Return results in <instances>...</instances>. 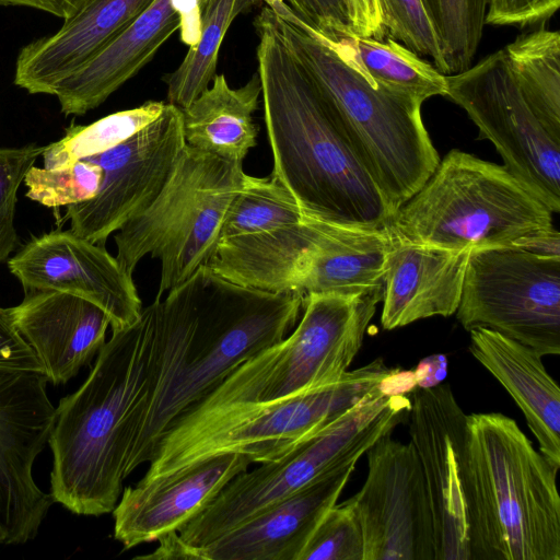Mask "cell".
<instances>
[{"instance_id": "obj_23", "label": "cell", "mask_w": 560, "mask_h": 560, "mask_svg": "<svg viewBox=\"0 0 560 560\" xmlns=\"http://www.w3.org/2000/svg\"><path fill=\"white\" fill-rule=\"evenodd\" d=\"M392 234L384 276L382 327L392 330L419 319L453 315L460 302L472 249L413 243L393 229Z\"/></svg>"}, {"instance_id": "obj_31", "label": "cell", "mask_w": 560, "mask_h": 560, "mask_svg": "<svg viewBox=\"0 0 560 560\" xmlns=\"http://www.w3.org/2000/svg\"><path fill=\"white\" fill-rule=\"evenodd\" d=\"M303 217L293 195L278 179L245 173L242 188L223 221L220 238L273 231L296 224Z\"/></svg>"}, {"instance_id": "obj_16", "label": "cell", "mask_w": 560, "mask_h": 560, "mask_svg": "<svg viewBox=\"0 0 560 560\" xmlns=\"http://www.w3.org/2000/svg\"><path fill=\"white\" fill-rule=\"evenodd\" d=\"M409 442L432 513L434 560H470L465 492L467 415L448 384L412 392Z\"/></svg>"}, {"instance_id": "obj_3", "label": "cell", "mask_w": 560, "mask_h": 560, "mask_svg": "<svg viewBox=\"0 0 560 560\" xmlns=\"http://www.w3.org/2000/svg\"><path fill=\"white\" fill-rule=\"evenodd\" d=\"M283 38L325 97L341 135L397 210L429 179L440 156L421 117V105L375 84L345 36L332 39L268 0Z\"/></svg>"}, {"instance_id": "obj_29", "label": "cell", "mask_w": 560, "mask_h": 560, "mask_svg": "<svg viewBox=\"0 0 560 560\" xmlns=\"http://www.w3.org/2000/svg\"><path fill=\"white\" fill-rule=\"evenodd\" d=\"M254 0H209L203 8L199 36L180 65L163 77L167 103L186 108L217 74L219 50L226 32Z\"/></svg>"}, {"instance_id": "obj_40", "label": "cell", "mask_w": 560, "mask_h": 560, "mask_svg": "<svg viewBox=\"0 0 560 560\" xmlns=\"http://www.w3.org/2000/svg\"><path fill=\"white\" fill-rule=\"evenodd\" d=\"M351 32L361 37L383 39L385 28L380 0H346Z\"/></svg>"}, {"instance_id": "obj_43", "label": "cell", "mask_w": 560, "mask_h": 560, "mask_svg": "<svg viewBox=\"0 0 560 560\" xmlns=\"http://www.w3.org/2000/svg\"><path fill=\"white\" fill-rule=\"evenodd\" d=\"M448 361L444 354L423 358L415 372L418 388H432L440 385L447 375Z\"/></svg>"}, {"instance_id": "obj_4", "label": "cell", "mask_w": 560, "mask_h": 560, "mask_svg": "<svg viewBox=\"0 0 560 560\" xmlns=\"http://www.w3.org/2000/svg\"><path fill=\"white\" fill-rule=\"evenodd\" d=\"M303 303L296 294L242 287L210 271L186 354L178 361L182 350L176 346L161 354L140 408L126 477L149 463L160 436L177 417L210 395L242 363L281 342L295 326Z\"/></svg>"}, {"instance_id": "obj_15", "label": "cell", "mask_w": 560, "mask_h": 560, "mask_svg": "<svg viewBox=\"0 0 560 560\" xmlns=\"http://www.w3.org/2000/svg\"><path fill=\"white\" fill-rule=\"evenodd\" d=\"M47 383L42 372L0 366V534L5 545L34 539L55 503L33 476L55 418Z\"/></svg>"}, {"instance_id": "obj_19", "label": "cell", "mask_w": 560, "mask_h": 560, "mask_svg": "<svg viewBox=\"0 0 560 560\" xmlns=\"http://www.w3.org/2000/svg\"><path fill=\"white\" fill-rule=\"evenodd\" d=\"M209 0H152L97 56L59 84L61 112L81 116L98 107L154 57L179 28L191 47L200 32Z\"/></svg>"}, {"instance_id": "obj_26", "label": "cell", "mask_w": 560, "mask_h": 560, "mask_svg": "<svg viewBox=\"0 0 560 560\" xmlns=\"http://www.w3.org/2000/svg\"><path fill=\"white\" fill-rule=\"evenodd\" d=\"M261 96L259 75L255 72L240 88H231L224 73L215 74L183 113L186 144L228 161L242 162L257 145L259 132L254 121Z\"/></svg>"}, {"instance_id": "obj_17", "label": "cell", "mask_w": 560, "mask_h": 560, "mask_svg": "<svg viewBox=\"0 0 560 560\" xmlns=\"http://www.w3.org/2000/svg\"><path fill=\"white\" fill-rule=\"evenodd\" d=\"M8 267L24 292L54 290L94 303L109 317L112 331L140 318L142 303L132 276L105 245L89 242L71 230L33 237Z\"/></svg>"}, {"instance_id": "obj_38", "label": "cell", "mask_w": 560, "mask_h": 560, "mask_svg": "<svg viewBox=\"0 0 560 560\" xmlns=\"http://www.w3.org/2000/svg\"><path fill=\"white\" fill-rule=\"evenodd\" d=\"M559 7L560 0H489L486 24L520 28L541 25Z\"/></svg>"}, {"instance_id": "obj_34", "label": "cell", "mask_w": 560, "mask_h": 560, "mask_svg": "<svg viewBox=\"0 0 560 560\" xmlns=\"http://www.w3.org/2000/svg\"><path fill=\"white\" fill-rule=\"evenodd\" d=\"M298 560H363L362 529L349 499L324 514Z\"/></svg>"}, {"instance_id": "obj_9", "label": "cell", "mask_w": 560, "mask_h": 560, "mask_svg": "<svg viewBox=\"0 0 560 560\" xmlns=\"http://www.w3.org/2000/svg\"><path fill=\"white\" fill-rule=\"evenodd\" d=\"M411 400L378 388L283 456L234 477L218 497L177 532L205 546L313 480L359 458L408 420Z\"/></svg>"}, {"instance_id": "obj_36", "label": "cell", "mask_w": 560, "mask_h": 560, "mask_svg": "<svg viewBox=\"0 0 560 560\" xmlns=\"http://www.w3.org/2000/svg\"><path fill=\"white\" fill-rule=\"evenodd\" d=\"M44 148L35 143L20 148H0V262L5 260L18 245L14 226L18 190Z\"/></svg>"}, {"instance_id": "obj_2", "label": "cell", "mask_w": 560, "mask_h": 560, "mask_svg": "<svg viewBox=\"0 0 560 560\" xmlns=\"http://www.w3.org/2000/svg\"><path fill=\"white\" fill-rule=\"evenodd\" d=\"M155 320L152 302L135 324L112 331L83 384L55 407L49 493L74 514H107L121 495L158 355Z\"/></svg>"}, {"instance_id": "obj_11", "label": "cell", "mask_w": 560, "mask_h": 560, "mask_svg": "<svg viewBox=\"0 0 560 560\" xmlns=\"http://www.w3.org/2000/svg\"><path fill=\"white\" fill-rule=\"evenodd\" d=\"M456 317L466 330L483 327L539 355L560 353V257L518 246L472 249Z\"/></svg>"}, {"instance_id": "obj_37", "label": "cell", "mask_w": 560, "mask_h": 560, "mask_svg": "<svg viewBox=\"0 0 560 560\" xmlns=\"http://www.w3.org/2000/svg\"><path fill=\"white\" fill-rule=\"evenodd\" d=\"M290 12L319 33L332 38L353 34L346 0H280Z\"/></svg>"}, {"instance_id": "obj_8", "label": "cell", "mask_w": 560, "mask_h": 560, "mask_svg": "<svg viewBox=\"0 0 560 560\" xmlns=\"http://www.w3.org/2000/svg\"><path fill=\"white\" fill-rule=\"evenodd\" d=\"M244 175L242 162L186 145L155 200L115 233L121 268L132 276L145 256L159 260L155 299L191 278L213 255Z\"/></svg>"}, {"instance_id": "obj_44", "label": "cell", "mask_w": 560, "mask_h": 560, "mask_svg": "<svg viewBox=\"0 0 560 560\" xmlns=\"http://www.w3.org/2000/svg\"><path fill=\"white\" fill-rule=\"evenodd\" d=\"M514 246L538 255L560 257V235L555 226L525 237Z\"/></svg>"}, {"instance_id": "obj_18", "label": "cell", "mask_w": 560, "mask_h": 560, "mask_svg": "<svg viewBox=\"0 0 560 560\" xmlns=\"http://www.w3.org/2000/svg\"><path fill=\"white\" fill-rule=\"evenodd\" d=\"M392 237L389 225L354 228L305 213L270 290L304 300L311 294H355L384 288Z\"/></svg>"}, {"instance_id": "obj_30", "label": "cell", "mask_w": 560, "mask_h": 560, "mask_svg": "<svg viewBox=\"0 0 560 560\" xmlns=\"http://www.w3.org/2000/svg\"><path fill=\"white\" fill-rule=\"evenodd\" d=\"M164 107V102L148 101L138 107L107 115L90 125H71L60 140L44 148V167H63L105 152L156 119Z\"/></svg>"}, {"instance_id": "obj_7", "label": "cell", "mask_w": 560, "mask_h": 560, "mask_svg": "<svg viewBox=\"0 0 560 560\" xmlns=\"http://www.w3.org/2000/svg\"><path fill=\"white\" fill-rule=\"evenodd\" d=\"M389 225L410 242L454 250L514 246L553 226L552 212L504 165L457 149Z\"/></svg>"}, {"instance_id": "obj_28", "label": "cell", "mask_w": 560, "mask_h": 560, "mask_svg": "<svg viewBox=\"0 0 560 560\" xmlns=\"http://www.w3.org/2000/svg\"><path fill=\"white\" fill-rule=\"evenodd\" d=\"M345 38L370 79L387 92L420 105L432 96H446V74L405 45L389 37Z\"/></svg>"}, {"instance_id": "obj_35", "label": "cell", "mask_w": 560, "mask_h": 560, "mask_svg": "<svg viewBox=\"0 0 560 560\" xmlns=\"http://www.w3.org/2000/svg\"><path fill=\"white\" fill-rule=\"evenodd\" d=\"M386 37L429 57L444 73V60L435 28L422 0H380Z\"/></svg>"}, {"instance_id": "obj_33", "label": "cell", "mask_w": 560, "mask_h": 560, "mask_svg": "<svg viewBox=\"0 0 560 560\" xmlns=\"http://www.w3.org/2000/svg\"><path fill=\"white\" fill-rule=\"evenodd\" d=\"M102 178V168L83 159L57 168L33 165L23 182L28 188L27 198L47 208H60L92 199L101 187Z\"/></svg>"}, {"instance_id": "obj_5", "label": "cell", "mask_w": 560, "mask_h": 560, "mask_svg": "<svg viewBox=\"0 0 560 560\" xmlns=\"http://www.w3.org/2000/svg\"><path fill=\"white\" fill-rule=\"evenodd\" d=\"M558 470L512 418L467 415L470 560H560Z\"/></svg>"}, {"instance_id": "obj_20", "label": "cell", "mask_w": 560, "mask_h": 560, "mask_svg": "<svg viewBox=\"0 0 560 560\" xmlns=\"http://www.w3.org/2000/svg\"><path fill=\"white\" fill-rule=\"evenodd\" d=\"M250 463L241 454H219L179 472L126 488L113 510L114 538L130 549L178 530Z\"/></svg>"}, {"instance_id": "obj_27", "label": "cell", "mask_w": 560, "mask_h": 560, "mask_svg": "<svg viewBox=\"0 0 560 560\" xmlns=\"http://www.w3.org/2000/svg\"><path fill=\"white\" fill-rule=\"evenodd\" d=\"M503 51L527 104L560 142V33L540 26L518 35Z\"/></svg>"}, {"instance_id": "obj_13", "label": "cell", "mask_w": 560, "mask_h": 560, "mask_svg": "<svg viewBox=\"0 0 560 560\" xmlns=\"http://www.w3.org/2000/svg\"><path fill=\"white\" fill-rule=\"evenodd\" d=\"M186 145L182 109L165 103L161 115L130 138L86 158L103 171L101 187L92 199L68 206L62 221L69 220L78 236L105 245L155 200Z\"/></svg>"}, {"instance_id": "obj_39", "label": "cell", "mask_w": 560, "mask_h": 560, "mask_svg": "<svg viewBox=\"0 0 560 560\" xmlns=\"http://www.w3.org/2000/svg\"><path fill=\"white\" fill-rule=\"evenodd\" d=\"M0 366L42 372L35 353L13 326L7 308L1 307Z\"/></svg>"}, {"instance_id": "obj_22", "label": "cell", "mask_w": 560, "mask_h": 560, "mask_svg": "<svg viewBox=\"0 0 560 560\" xmlns=\"http://www.w3.org/2000/svg\"><path fill=\"white\" fill-rule=\"evenodd\" d=\"M355 464L324 474L201 546L205 560H298L324 514L337 503Z\"/></svg>"}, {"instance_id": "obj_6", "label": "cell", "mask_w": 560, "mask_h": 560, "mask_svg": "<svg viewBox=\"0 0 560 560\" xmlns=\"http://www.w3.org/2000/svg\"><path fill=\"white\" fill-rule=\"evenodd\" d=\"M393 369L378 358L328 386L268 401L191 408L160 436L143 481L166 477L219 454L277 459L337 419Z\"/></svg>"}, {"instance_id": "obj_25", "label": "cell", "mask_w": 560, "mask_h": 560, "mask_svg": "<svg viewBox=\"0 0 560 560\" xmlns=\"http://www.w3.org/2000/svg\"><path fill=\"white\" fill-rule=\"evenodd\" d=\"M469 351L508 390L536 438L539 452L560 468V389L541 355L489 328L469 330Z\"/></svg>"}, {"instance_id": "obj_21", "label": "cell", "mask_w": 560, "mask_h": 560, "mask_svg": "<svg viewBox=\"0 0 560 560\" xmlns=\"http://www.w3.org/2000/svg\"><path fill=\"white\" fill-rule=\"evenodd\" d=\"M7 312L54 385L67 383L91 363L110 326L107 314L94 303L54 290L27 291Z\"/></svg>"}, {"instance_id": "obj_1", "label": "cell", "mask_w": 560, "mask_h": 560, "mask_svg": "<svg viewBox=\"0 0 560 560\" xmlns=\"http://www.w3.org/2000/svg\"><path fill=\"white\" fill-rule=\"evenodd\" d=\"M271 176L303 212L337 224L376 229L395 210L361 164L318 86L293 55L267 5L254 21Z\"/></svg>"}, {"instance_id": "obj_42", "label": "cell", "mask_w": 560, "mask_h": 560, "mask_svg": "<svg viewBox=\"0 0 560 560\" xmlns=\"http://www.w3.org/2000/svg\"><path fill=\"white\" fill-rule=\"evenodd\" d=\"M90 0H0L2 7H23L46 12L66 21Z\"/></svg>"}, {"instance_id": "obj_41", "label": "cell", "mask_w": 560, "mask_h": 560, "mask_svg": "<svg viewBox=\"0 0 560 560\" xmlns=\"http://www.w3.org/2000/svg\"><path fill=\"white\" fill-rule=\"evenodd\" d=\"M158 540L160 544L154 552L137 558L154 560L205 559L201 547L186 542L177 530L170 532L161 536Z\"/></svg>"}, {"instance_id": "obj_45", "label": "cell", "mask_w": 560, "mask_h": 560, "mask_svg": "<svg viewBox=\"0 0 560 560\" xmlns=\"http://www.w3.org/2000/svg\"><path fill=\"white\" fill-rule=\"evenodd\" d=\"M417 387L415 372L411 370L400 371L393 369L378 383V390L386 397L394 395H406L412 393Z\"/></svg>"}, {"instance_id": "obj_12", "label": "cell", "mask_w": 560, "mask_h": 560, "mask_svg": "<svg viewBox=\"0 0 560 560\" xmlns=\"http://www.w3.org/2000/svg\"><path fill=\"white\" fill-rule=\"evenodd\" d=\"M446 97L460 106L490 140L504 167L552 213L560 211V142L527 104L503 49L468 69L446 74Z\"/></svg>"}, {"instance_id": "obj_32", "label": "cell", "mask_w": 560, "mask_h": 560, "mask_svg": "<svg viewBox=\"0 0 560 560\" xmlns=\"http://www.w3.org/2000/svg\"><path fill=\"white\" fill-rule=\"evenodd\" d=\"M489 0H422L438 34L444 74L468 69L480 45Z\"/></svg>"}, {"instance_id": "obj_46", "label": "cell", "mask_w": 560, "mask_h": 560, "mask_svg": "<svg viewBox=\"0 0 560 560\" xmlns=\"http://www.w3.org/2000/svg\"><path fill=\"white\" fill-rule=\"evenodd\" d=\"M2 544H3V537H2V535L0 534V545H2Z\"/></svg>"}, {"instance_id": "obj_10", "label": "cell", "mask_w": 560, "mask_h": 560, "mask_svg": "<svg viewBox=\"0 0 560 560\" xmlns=\"http://www.w3.org/2000/svg\"><path fill=\"white\" fill-rule=\"evenodd\" d=\"M383 291L306 296L293 331L242 363L197 408L275 400L337 383L360 351Z\"/></svg>"}, {"instance_id": "obj_24", "label": "cell", "mask_w": 560, "mask_h": 560, "mask_svg": "<svg viewBox=\"0 0 560 560\" xmlns=\"http://www.w3.org/2000/svg\"><path fill=\"white\" fill-rule=\"evenodd\" d=\"M152 0H90L54 34L21 48L14 84L55 95L59 84L107 47Z\"/></svg>"}, {"instance_id": "obj_14", "label": "cell", "mask_w": 560, "mask_h": 560, "mask_svg": "<svg viewBox=\"0 0 560 560\" xmlns=\"http://www.w3.org/2000/svg\"><path fill=\"white\" fill-rule=\"evenodd\" d=\"M368 476L349 500L363 535V560H434L431 506L412 444L392 433L368 451Z\"/></svg>"}]
</instances>
